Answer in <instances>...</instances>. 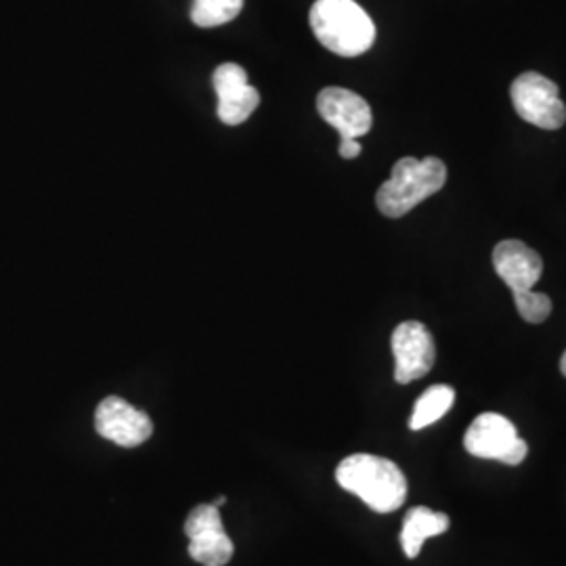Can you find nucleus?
I'll list each match as a JSON object with an SVG mask.
<instances>
[{"instance_id":"nucleus-1","label":"nucleus","mask_w":566,"mask_h":566,"mask_svg":"<svg viewBox=\"0 0 566 566\" xmlns=\"http://www.w3.org/2000/svg\"><path fill=\"white\" fill-rule=\"evenodd\" d=\"M336 481L378 514L399 510L407 497V479L401 468L369 453H355L343 460L336 468Z\"/></svg>"},{"instance_id":"nucleus-2","label":"nucleus","mask_w":566,"mask_h":566,"mask_svg":"<svg viewBox=\"0 0 566 566\" xmlns=\"http://www.w3.org/2000/svg\"><path fill=\"white\" fill-rule=\"evenodd\" d=\"M308 21L317 41L340 57H359L376 41L374 21L355 0H317Z\"/></svg>"},{"instance_id":"nucleus-3","label":"nucleus","mask_w":566,"mask_h":566,"mask_svg":"<svg viewBox=\"0 0 566 566\" xmlns=\"http://www.w3.org/2000/svg\"><path fill=\"white\" fill-rule=\"evenodd\" d=\"M447 182V166L439 158H401L392 166L390 179L376 193L378 210L388 219H401L424 202Z\"/></svg>"},{"instance_id":"nucleus-4","label":"nucleus","mask_w":566,"mask_h":566,"mask_svg":"<svg viewBox=\"0 0 566 566\" xmlns=\"http://www.w3.org/2000/svg\"><path fill=\"white\" fill-rule=\"evenodd\" d=\"M558 93V84L537 72L521 74L510 88L516 114L544 130H558L566 122V105Z\"/></svg>"},{"instance_id":"nucleus-5","label":"nucleus","mask_w":566,"mask_h":566,"mask_svg":"<svg viewBox=\"0 0 566 566\" xmlns=\"http://www.w3.org/2000/svg\"><path fill=\"white\" fill-rule=\"evenodd\" d=\"M464 447L474 458L507 465L521 464L528 451L516 432V426L500 413H481L465 430Z\"/></svg>"},{"instance_id":"nucleus-6","label":"nucleus","mask_w":566,"mask_h":566,"mask_svg":"<svg viewBox=\"0 0 566 566\" xmlns=\"http://www.w3.org/2000/svg\"><path fill=\"white\" fill-rule=\"evenodd\" d=\"M185 535L189 537V556L202 566H224L233 558V542L214 504H202L189 512Z\"/></svg>"},{"instance_id":"nucleus-7","label":"nucleus","mask_w":566,"mask_h":566,"mask_svg":"<svg viewBox=\"0 0 566 566\" xmlns=\"http://www.w3.org/2000/svg\"><path fill=\"white\" fill-rule=\"evenodd\" d=\"M392 355H395V380L409 385L424 378L434 365V340L428 327L420 322H405L392 332Z\"/></svg>"},{"instance_id":"nucleus-8","label":"nucleus","mask_w":566,"mask_h":566,"mask_svg":"<svg viewBox=\"0 0 566 566\" xmlns=\"http://www.w3.org/2000/svg\"><path fill=\"white\" fill-rule=\"evenodd\" d=\"M95 428L99 437L126 449L143 446L154 434L149 416L120 397L103 399L95 411Z\"/></svg>"},{"instance_id":"nucleus-9","label":"nucleus","mask_w":566,"mask_h":566,"mask_svg":"<svg viewBox=\"0 0 566 566\" xmlns=\"http://www.w3.org/2000/svg\"><path fill=\"white\" fill-rule=\"evenodd\" d=\"M317 112L329 126L340 133V139H359L371 130V107L361 95L327 86L317 95Z\"/></svg>"},{"instance_id":"nucleus-10","label":"nucleus","mask_w":566,"mask_h":566,"mask_svg":"<svg viewBox=\"0 0 566 566\" xmlns=\"http://www.w3.org/2000/svg\"><path fill=\"white\" fill-rule=\"evenodd\" d=\"M212 84L219 97V120L238 126L248 120L261 103V93L248 84V74L238 63H223L214 70Z\"/></svg>"},{"instance_id":"nucleus-11","label":"nucleus","mask_w":566,"mask_h":566,"mask_svg":"<svg viewBox=\"0 0 566 566\" xmlns=\"http://www.w3.org/2000/svg\"><path fill=\"white\" fill-rule=\"evenodd\" d=\"M493 266L512 294L533 290L544 273L542 256L521 240L497 243L493 250Z\"/></svg>"},{"instance_id":"nucleus-12","label":"nucleus","mask_w":566,"mask_h":566,"mask_svg":"<svg viewBox=\"0 0 566 566\" xmlns=\"http://www.w3.org/2000/svg\"><path fill=\"white\" fill-rule=\"evenodd\" d=\"M449 516L443 512H432L424 506L411 507L405 514L401 528V546L407 558H418L426 539L439 537L449 528Z\"/></svg>"},{"instance_id":"nucleus-13","label":"nucleus","mask_w":566,"mask_h":566,"mask_svg":"<svg viewBox=\"0 0 566 566\" xmlns=\"http://www.w3.org/2000/svg\"><path fill=\"white\" fill-rule=\"evenodd\" d=\"M455 403V390L451 386H430L422 392L418 403L413 407V413L409 418L411 430H422L426 426L439 422L447 411Z\"/></svg>"},{"instance_id":"nucleus-14","label":"nucleus","mask_w":566,"mask_h":566,"mask_svg":"<svg viewBox=\"0 0 566 566\" xmlns=\"http://www.w3.org/2000/svg\"><path fill=\"white\" fill-rule=\"evenodd\" d=\"M243 0H193L191 21L198 28H219L242 13Z\"/></svg>"},{"instance_id":"nucleus-15","label":"nucleus","mask_w":566,"mask_h":566,"mask_svg":"<svg viewBox=\"0 0 566 566\" xmlns=\"http://www.w3.org/2000/svg\"><path fill=\"white\" fill-rule=\"evenodd\" d=\"M512 296H514V304L526 324H544L552 313V301L542 292L528 290V292L512 294Z\"/></svg>"},{"instance_id":"nucleus-16","label":"nucleus","mask_w":566,"mask_h":566,"mask_svg":"<svg viewBox=\"0 0 566 566\" xmlns=\"http://www.w3.org/2000/svg\"><path fill=\"white\" fill-rule=\"evenodd\" d=\"M338 154L344 160H353L361 154V143L357 139H340V147H338Z\"/></svg>"},{"instance_id":"nucleus-17","label":"nucleus","mask_w":566,"mask_h":566,"mask_svg":"<svg viewBox=\"0 0 566 566\" xmlns=\"http://www.w3.org/2000/svg\"><path fill=\"white\" fill-rule=\"evenodd\" d=\"M224 502H227V497H224V495H221V497H217V502H214V506L221 507V506H223Z\"/></svg>"},{"instance_id":"nucleus-18","label":"nucleus","mask_w":566,"mask_h":566,"mask_svg":"<svg viewBox=\"0 0 566 566\" xmlns=\"http://www.w3.org/2000/svg\"><path fill=\"white\" fill-rule=\"evenodd\" d=\"M560 371H563V376L566 378V353L563 355V361H560Z\"/></svg>"}]
</instances>
